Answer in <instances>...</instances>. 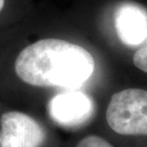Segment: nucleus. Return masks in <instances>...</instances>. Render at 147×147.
<instances>
[{"mask_svg":"<svg viewBox=\"0 0 147 147\" xmlns=\"http://www.w3.org/2000/svg\"><path fill=\"white\" fill-rule=\"evenodd\" d=\"M4 4H5V0H0V11H2L3 7H4Z\"/></svg>","mask_w":147,"mask_h":147,"instance_id":"6e6552de","label":"nucleus"},{"mask_svg":"<svg viewBox=\"0 0 147 147\" xmlns=\"http://www.w3.org/2000/svg\"><path fill=\"white\" fill-rule=\"evenodd\" d=\"M75 147H113L107 140L95 135H90L78 140Z\"/></svg>","mask_w":147,"mask_h":147,"instance_id":"423d86ee","label":"nucleus"},{"mask_svg":"<svg viewBox=\"0 0 147 147\" xmlns=\"http://www.w3.org/2000/svg\"><path fill=\"white\" fill-rule=\"evenodd\" d=\"M95 68L93 55L78 44L59 38L37 40L16 53L11 74L0 78V102L25 109L34 90H78Z\"/></svg>","mask_w":147,"mask_h":147,"instance_id":"f257e3e1","label":"nucleus"},{"mask_svg":"<svg viewBox=\"0 0 147 147\" xmlns=\"http://www.w3.org/2000/svg\"><path fill=\"white\" fill-rule=\"evenodd\" d=\"M115 27L126 46L142 45L147 38V9L134 2L121 3L115 11Z\"/></svg>","mask_w":147,"mask_h":147,"instance_id":"39448f33","label":"nucleus"},{"mask_svg":"<svg viewBox=\"0 0 147 147\" xmlns=\"http://www.w3.org/2000/svg\"><path fill=\"white\" fill-rule=\"evenodd\" d=\"M47 114L53 122L65 129H78L89 122L95 114L92 98L79 90L63 91L47 102Z\"/></svg>","mask_w":147,"mask_h":147,"instance_id":"20e7f679","label":"nucleus"},{"mask_svg":"<svg viewBox=\"0 0 147 147\" xmlns=\"http://www.w3.org/2000/svg\"><path fill=\"white\" fill-rule=\"evenodd\" d=\"M48 128L27 109L0 102V147H48Z\"/></svg>","mask_w":147,"mask_h":147,"instance_id":"f03ea898","label":"nucleus"},{"mask_svg":"<svg viewBox=\"0 0 147 147\" xmlns=\"http://www.w3.org/2000/svg\"><path fill=\"white\" fill-rule=\"evenodd\" d=\"M111 129L125 136H147V91L126 89L112 96L106 111Z\"/></svg>","mask_w":147,"mask_h":147,"instance_id":"7ed1b4c3","label":"nucleus"},{"mask_svg":"<svg viewBox=\"0 0 147 147\" xmlns=\"http://www.w3.org/2000/svg\"><path fill=\"white\" fill-rule=\"evenodd\" d=\"M133 62L140 70L147 73V38L140 45V49L135 53Z\"/></svg>","mask_w":147,"mask_h":147,"instance_id":"0eeeda50","label":"nucleus"}]
</instances>
